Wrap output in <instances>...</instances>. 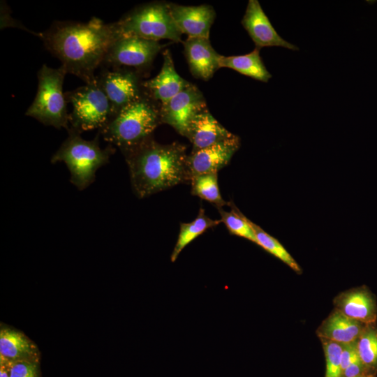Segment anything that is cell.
I'll use <instances>...</instances> for the list:
<instances>
[{
	"mask_svg": "<svg viewBox=\"0 0 377 377\" xmlns=\"http://www.w3.org/2000/svg\"><path fill=\"white\" fill-rule=\"evenodd\" d=\"M239 147L240 138L234 134L205 148L191 151L188 157L191 179L201 174L218 172L230 163Z\"/></svg>",
	"mask_w": 377,
	"mask_h": 377,
	"instance_id": "cell-11",
	"label": "cell"
},
{
	"mask_svg": "<svg viewBox=\"0 0 377 377\" xmlns=\"http://www.w3.org/2000/svg\"><path fill=\"white\" fill-rule=\"evenodd\" d=\"M357 352L369 374L377 372V326L376 323L366 325L356 341Z\"/></svg>",
	"mask_w": 377,
	"mask_h": 377,
	"instance_id": "cell-22",
	"label": "cell"
},
{
	"mask_svg": "<svg viewBox=\"0 0 377 377\" xmlns=\"http://www.w3.org/2000/svg\"><path fill=\"white\" fill-rule=\"evenodd\" d=\"M63 66L50 68L43 64L37 73L38 89L25 115L33 117L45 126L57 129H69L67 101L63 91L66 75Z\"/></svg>",
	"mask_w": 377,
	"mask_h": 377,
	"instance_id": "cell-5",
	"label": "cell"
},
{
	"mask_svg": "<svg viewBox=\"0 0 377 377\" xmlns=\"http://www.w3.org/2000/svg\"><path fill=\"white\" fill-rule=\"evenodd\" d=\"M191 83L175 71L171 53L163 52V63L159 73L152 79L143 81L145 90L160 104H164Z\"/></svg>",
	"mask_w": 377,
	"mask_h": 377,
	"instance_id": "cell-16",
	"label": "cell"
},
{
	"mask_svg": "<svg viewBox=\"0 0 377 377\" xmlns=\"http://www.w3.org/2000/svg\"><path fill=\"white\" fill-rule=\"evenodd\" d=\"M172 20L182 34L188 37L209 38L216 13L212 6H186L169 3Z\"/></svg>",
	"mask_w": 377,
	"mask_h": 377,
	"instance_id": "cell-13",
	"label": "cell"
},
{
	"mask_svg": "<svg viewBox=\"0 0 377 377\" xmlns=\"http://www.w3.org/2000/svg\"><path fill=\"white\" fill-rule=\"evenodd\" d=\"M357 355L356 341L342 343V351L341 354V366L343 371L353 362Z\"/></svg>",
	"mask_w": 377,
	"mask_h": 377,
	"instance_id": "cell-28",
	"label": "cell"
},
{
	"mask_svg": "<svg viewBox=\"0 0 377 377\" xmlns=\"http://www.w3.org/2000/svg\"><path fill=\"white\" fill-rule=\"evenodd\" d=\"M228 205L230 207L229 212L225 211L223 207L217 208L221 223L225 224L230 234L245 238L256 244L251 221L246 218L232 201L228 202Z\"/></svg>",
	"mask_w": 377,
	"mask_h": 377,
	"instance_id": "cell-24",
	"label": "cell"
},
{
	"mask_svg": "<svg viewBox=\"0 0 377 377\" xmlns=\"http://www.w3.org/2000/svg\"><path fill=\"white\" fill-rule=\"evenodd\" d=\"M242 24L256 48L276 46L292 50H299L297 46L284 40L276 32L258 0L249 1Z\"/></svg>",
	"mask_w": 377,
	"mask_h": 377,
	"instance_id": "cell-12",
	"label": "cell"
},
{
	"mask_svg": "<svg viewBox=\"0 0 377 377\" xmlns=\"http://www.w3.org/2000/svg\"><path fill=\"white\" fill-rule=\"evenodd\" d=\"M68 133V138L52 156L50 161L64 162L69 170L71 183L82 191L94 182L96 171L109 163L116 149L111 144L101 148L99 133L91 140L83 139L80 133L71 128Z\"/></svg>",
	"mask_w": 377,
	"mask_h": 377,
	"instance_id": "cell-4",
	"label": "cell"
},
{
	"mask_svg": "<svg viewBox=\"0 0 377 377\" xmlns=\"http://www.w3.org/2000/svg\"><path fill=\"white\" fill-rule=\"evenodd\" d=\"M361 375H371L369 374L359 355L343 371V377H355Z\"/></svg>",
	"mask_w": 377,
	"mask_h": 377,
	"instance_id": "cell-29",
	"label": "cell"
},
{
	"mask_svg": "<svg viewBox=\"0 0 377 377\" xmlns=\"http://www.w3.org/2000/svg\"><path fill=\"white\" fill-rule=\"evenodd\" d=\"M233 135L220 124L206 108L193 119L186 138L193 145L192 151H195L228 139Z\"/></svg>",
	"mask_w": 377,
	"mask_h": 377,
	"instance_id": "cell-17",
	"label": "cell"
},
{
	"mask_svg": "<svg viewBox=\"0 0 377 377\" xmlns=\"http://www.w3.org/2000/svg\"><path fill=\"white\" fill-rule=\"evenodd\" d=\"M162 47L158 41L122 36L112 45L101 68H126L142 73L151 65Z\"/></svg>",
	"mask_w": 377,
	"mask_h": 377,
	"instance_id": "cell-8",
	"label": "cell"
},
{
	"mask_svg": "<svg viewBox=\"0 0 377 377\" xmlns=\"http://www.w3.org/2000/svg\"><path fill=\"white\" fill-rule=\"evenodd\" d=\"M124 157L138 198L191 182L188 155L186 147L177 142L163 145L151 137Z\"/></svg>",
	"mask_w": 377,
	"mask_h": 377,
	"instance_id": "cell-2",
	"label": "cell"
},
{
	"mask_svg": "<svg viewBox=\"0 0 377 377\" xmlns=\"http://www.w3.org/2000/svg\"><path fill=\"white\" fill-rule=\"evenodd\" d=\"M72 105L68 114L69 128L82 133L104 127L113 116L111 104L96 77L74 90L65 92Z\"/></svg>",
	"mask_w": 377,
	"mask_h": 377,
	"instance_id": "cell-7",
	"label": "cell"
},
{
	"mask_svg": "<svg viewBox=\"0 0 377 377\" xmlns=\"http://www.w3.org/2000/svg\"><path fill=\"white\" fill-rule=\"evenodd\" d=\"M220 68H231L238 73L256 80L267 82L272 77L262 58L260 49L255 48L252 52L238 56H222L219 60Z\"/></svg>",
	"mask_w": 377,
	"mask_h": 377,
	"instance_id": "cell-20",
	"label": "cell"
},
{
	"mask_svg": "<svg viewBox=\"0 0 377 377\" xmlns=\"http://www.w3.org/2000/svg\"><path fill=\"white\" fill-rule=\"evenodd\" d=\"M365 326L334 309L318 327L317 335L320 339L348 343L356 341Z\"/></svg>",
	"mask_w": 377,
	"mask_h": 377,
	"instance_id": "cell-18",
	"label": "cell"
},
{
	"mask_svg": "<svg viewBox=\"0 0 377 377\" xmlns=\"http://www.w3.org/2000/svg\"><path fill=\"white\" fill-rule=\"evenodd\" d=\"M335 309L364 324L376 323L377 304L374 295L365 286L344 291L334 300Z\"/></svg>",
	"mask_w": 377,
	"mask_h": 377,
	"instance_id": "cell-15",
	"label": "cell"
},
{
	"mask_svg": "<svg viewBox=\"0 0 377 377\" xmlns=\"http://www.w3.org/2000/svg\"><path fill=\"white\" fill-rule=\"evenodd\" d=\"M140 76V73L126 68H102L96 75L111 104L113 116L143 93Z\"/></svg>",
	"mask_w": 377,
	"mask_h": 377,
	"instance_id": "cell-9",
	"label": "cell"
},
{
	"mask_svg": "<svg viewBox=\"0 0 377 377\" xmlns=\"http://www.w3.org/2000/svg\"><path fill=\"white\" fill-rule=\"evenodd\" d=\"M158 103L144 89L137 99L117 112L98 133L125 156L151 138L162 124Z\"/></svg>",
	"mask_w": 377,
	"mask_h": 377,
	"instance_id": "cell-3",
	"label": "cell"
},
{
	"mask_svg": "<svg viewBox=\"0 0 377 377\" xmlns=\"http://www.w3.org/2000/svg\"><path fill=\"white\" fill-rule=\"evenodd\" d=\"M37 358L36 346L23 334L8 328L1 330L0 360L10 362Z\"/></svg>",
	"mask_w": 377,
	"mask_h": 377,
	"instance_id": "cell-19",
	"label": "cell"
},
{
	"mask_svg": "<svg viewBox=\"0 0 377 377\" xmlns=\"http://www.w3.org/2000/svg\"><path fill=\"white\" fill-rule=\"evenodd\" d=\"M206 108L202 93L191 83L170 101L161 105V123L170 125L186 137L193 119Z\"/></svg>",
	"mask_w": 377,
	"mask_h": 377,
	"instance_id": "cell-10",
	"label": "cell"
},
{
	"mask_svg": "<svg viewBox=\"0 0 377 377\" xmlns=\"http://www.w3.org/2000/svg\"><path fill=\"white\" fill-rule=\"evenodd\" d=\"M221 223V219H212L205 214V209L200 208L197 217L190 223H181L178 239L170 256L175 262L182 251L191 242L209 228H214Z\"/></svg>",
	"mask_w": 377,
	"mask_h": 377,
	"instance_id": "cell-21",
	"label": "cell"
},
{
	"mask_svg": "<svg viewBox=\"0 0 377 377\" xmlns=\"http://www.w3.org/2000/svg\"><path fill=\"white\" fill-rule=\"evenodd\" d=\"M39 37L67 73L88 83L95 79L96 70L120 36L114 22L93 17L87 22L55 21Z\"/></svg>",
	"mask_w": 377,
	"mask_h": 377,
	"instance_id": "cell-1",
	"label": "cell"
},
{
	"mask_svg": "<svg viewBox=\"0 0 377 377\" xmlns=\"http://www.w3.org/2000/svg\"><path fill=\"white\" fill-rule=\"evenodd\" d=\"M8 362L10 377H38V367L36 360H19Z\"/></svg>",
	"mask_w": 377,
	"mask_h": 377,
	"instance_id": "cell-27",
	"label": "cell"
},
{
	"mask_svg": "<svg viewBox=\"0 0 377 377\" xmlns=\"http://www.w3.org/2000/svg\"><path fill=\"white\" fill-rule=\"evenodd\" d=\"M191 193L213 204L216 208L228 205L220 193L218 172H210L195 176L191 179Z\"/></svg>",
	"mask_w": 377,
	"mask_h": 377,
	"instance_id": "cell-23",
	"label": "cell"
},
{
	"mask_svg": "<svg viewBox=\"0 0 377 377\" xmlns=\"http://www.w3.org/2000/svg\"><path fill=\"white\" fill-rule=\"evenodd\" d=\"M182 43L192 75L205 81L212 78L214 73L220 68L219 60L221 55L214 50L209 39L188 37Z\"/></svg>",
	"mask_w": 377,
	"mask_h": 377,
	"instance_id": "cell-14",
	"label": "cell"
},
{
	"mask_svg": "<svg viewBox=\"0 0 377 377\" xmlns=\"http://www.w3.org/2000/svg\"><path fill=\"white\" fill-rule=\"evenodd\" d=\"M355 377H376V376H374V375H361V376H355Z\"/></svg>",
	"mask_w": 377,
	"mask_h": 377,
	"instance_id": "cell-31",
	"label": "cell"
},
{
	"mask_svg": "<svg viewBox=\"0 0 377 377\" xmlns=\"http://www.w3.org/2000/svg\"><path fill=\"white\" fill-rule=\"evenodd\" d=\"M0 377H10L8 362L2 360H0Z\"/></svg>",
	"mask_w": 377,
	"mask_h": 377,
	"instance_id": "cell-30",
	"label": "cell"
},
{
	"mask_svg": "<svg viewBox=\"0 0 377 377\" xmlns=\"http://www.w3.org/2000/svg\"><path fill=\"white\" fill-rule=\"evenodd\" d=\"M251 226L254 230L256 244L281 260L295 272L298 274L302 272L300 265L276 238L269 235L252 221Z\"/></svg>",
	"mask_w": 377,
	"mask_h": 377,
	"instance_id": "cell-25",
	"label": "cell"
},
{
	"mask_svg": "<svg viewBox=\"0 0 377 377\" xmlns=\"http://www.w3.org/2000/svg\"><path fill=\"white\" fill-rule=\"evenodd\" d=\"M120 36H136L159 41L182 42V33L170 14L169 3L151 2L141 5L114 22Z\"/></svg>",
	"mask_w": 377,
	"mask_h": 377,
	"instance_id": "cell-6",
	"label": "cell"
},
{
	"mask_svg": "<svg viewBox=\"0 0 377 377\" xmlns=\"http://www.w3.org/2000/svg\"><path fill=\"white\" fill-rule=\"evenodd\" d=\"M320 340L326 360L325 377H343V371L341 366L342 343L327 339Z\"/></svg>",
	"mask_w": 377,
	"mask_h": 377,
	"instance_id": "cell-26",
	"label": "cell"
}]
</instances>
